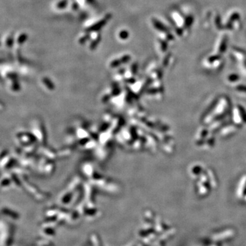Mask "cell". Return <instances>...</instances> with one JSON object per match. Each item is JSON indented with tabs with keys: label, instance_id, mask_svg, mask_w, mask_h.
<instances>
[{
	"label": "cell",
	"instance_id": "4",
	"mask_svg": "<svg viewBox=\"0 0 246 246\" xmlns=\"http://www.w3.org/2000/svg\"><path fill=\"white\" fill-rule=\"evenodd\" d=\"M120 36H121L123 39H127V36H128V32L126 31H123L121 34H120Z\"/></svg>",
	"mask_w": 246,
	"mask_h": 246
},
{
	"label": "cell",
	"instance_id": "1",
	"mask_svg": "<svg viewBox=\"0 0 246 246\" xmlns=\"http://www.w3.org/2000/svg\"><path fill=\"white\" fill-rule=\"evenodd\" d=\"M10 222L0 220V246H10L13 241L14 228Z\"/></svg>",
	"mask_w": 246,
	"mask_h": 246
},
{
	"label": "cell",
	"instance_id": "3",
	"mask_svg": "<svg viewBox=\"0 0 246 246\" xmlns=\"http://www.w3.org/2000/svg\"><path fill=\"white\" fill-rule=\"evenodd\" d=\"M105 23H106V20L102 21L99 22V23H96V25H94V26L91 27V28L89 30V31H90V30H94H94H98Z\"/></svg>",
	"mask_w": 246,
	"mask_h": 246
},
{
	"label": "cell",
	"instance_id": "2",
	"mask_svg": "<svg viewBox=\"0 0 246 246\" xmlns=\"http://www.w3.org/2000/svg\"><path fill=\"white\" fill-rule=\"evenodd\" d=\"M0 213L1 215H3V216L8 217V218L12 219V220H18V218L19 217L18 213L16 211H13L12 209H9L8 207H3L0 209Z\"/></svg>",
	"mask_w": 246,
	"mask_h": 246
}]
</instances>
